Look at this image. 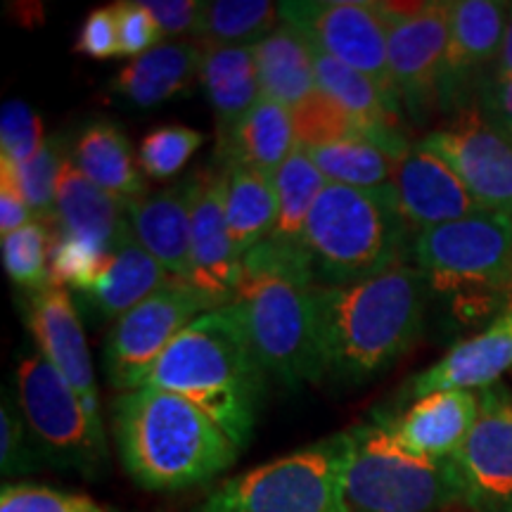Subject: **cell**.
Returning a JSON list of instances; mask_svg holds the SVG:
<instances>
[{
    "mask_svg": "<svg viewBox=\"0 0 512 512\" xmlns=\"http://www.w3.org/2000/svg\"><path fill=\"white\" fill-rule=\"evenodd\" d=\"M188 285L211 309L235 302L242 259L226 221V171L211 164L192 171Z\"/></svg>",
    "mask_w": 512,
    "mask_h": 512,
    "instance_id": "15",
    "label": "cell"
},
{
    "mask_svg": "<svg viewBox=\"0 0 512 512\" xmlns=\"http://www.w3.org/2000/svg\"><path fill=\"white\" fill-rule=\"evenodd\" d=\"M114 17H117V36H119V57H138L147 50L162 46V31L152 19L145 5L140 3H117L112 5Z\"/></svg>",
    "mask_w": 512,
    "mask_h": 512,
    "instance_id": "41",
    "label": "cell"
},
{
    "mask_svg": "<svg viewBox=\"0 0 512 512\" xmlns=\"http://www.w3.org/2000/svg\"><path fill=\"white\" fill-rule=\"evenodd\" d=\"M171 280L174 278L166 273L155 256L140 247L136 240H131L112 254L100 278L81 294L100 316L121 318L164 285H169Z\"/></svg>",
    "mask_w": 512,
    "mask_h": 512,
    "instance_id": "28",
    "label": "cell"
},
{
    "mask_svg": "<svg viewBox=\"0 0 512 512\" xmlns=\"http://www.w3.org/2000/svg\"><path fill=\"white\" fill-rule=\"evenodd\" d=\"M392 190L403 221L415 235L486 211L456 171L420 143L396 162Z\"/></svg>",
    "mask_w": 512,
    "mask_h": 512,
    "instance_id": "18",
    "label": "cell"
},
{
    "mask_svg": "<svg viewBox=\"0 0 512 512\" xmlns=\"http://www.w3.org/2000/svg\"><path fill=\"white\" fill-rule=\"evenodd\" d=\"M24 320H27L41 354L53 363L57 373L79 396L95 437L105 441V422L100 415V396L91 351H88L86 332L81 328L79 313H76L69 292L57 285L29 292L27 304H24Z\"/></svg>",
    "mask_w": 512,
    "mask_h": 512,
    "instance_id": "17",
    "label": "cell"
},
{
    "mask_svg": "<svg viewBox=\"0 0 512 512\" xmlns=\"http://www.w3.org/2000/svg\"><path fill=\"white\" fill-rule=\"evenodd\" d=\"M192 174L181 183L126 204L133 238L166 268L174 280L190 278V207Z\"/></svg>",
    "mask_w": 512,
    "mask_h": 512,
    "instance_id": "22",
    "label": "cell"
},
{
    "mask_svg": "<svg viewBox=\"0 0 512 512\" xmlns=\"http://www.w3.org/2000/svg\"><path fill=\"white\" fill-rule=\"evenodd\" d=\"M43 140V124L27 102L10 100L0 107V159L27 164L34 159Z\"/></svg>",
    "mask_w": 512,
    "mask_h": 512,
    "instance_id": "38",
    "label": "cell"
},
{
    "mask_svg": "<svg viewBox=\"0 0 512 512\" xmlns=\"http://www.w3.org/2000/svg\"><path fill=\"white\" fill-rule=\"evenodd\" d=\"M226 171V221L235 252L240 259L249 249L271 238L275 216H278V195H275V174L249 166H233Z\"/></svg>",
    "mask_w": 512,
    "mask_h": 512,
    "instance_id": "29",
    "label": "cell"
},
{
    "mask_svg": "<svg viewBox=\"0 0 512 512\" xmlns=\"http://www.w3.org/2000/svg\"><path fill=\"white\" fill-rule=\"evenodd\" d=\"M110 259L112 254H105L91 242L55 233L50 249V283L86 292L100 278Z\"/></svg>",
    "mask_w": 512,
    "mask_h": 512,
    "instance_id": "37",
    "label": "cell"
},
{
    "mask_svg": "<svg viewBox=\"0 0 512 512\" xmlns=\"http://www.w3.org/2000/svg\"><path fill=\"white\" fill-rule=\"evenodd\" d=\"M55 230L41 221L15 230L3 238V266L10 280L29 292L46 290L50 283V249Z\"/></svg>",
    "mask_w": 512,
    "mask_h": 512,
    "instance_id": "34",
    "label": "cell"
},
{
    "mask_svg": "<svg viewBox=\"0 0 512 512\" xmlns=\"http://www.w3.org/2000/svg\"><path fill=\"white\" fill-rule=\"evenodd\" d=\"M34 219L29 204L24 202L22 192L17 190L8 171L0 169V235H10L15 230L29 226Z\"/></svg>",
    "mask_w": 512,
    "mask_h": 512,
    "instance_id": "45",
    "label": "cell"
},
{
    "mask_svg": "<svg viewBox=\"0 0 512 512\" xmlns=\"http://www.w3.org/2000/svg\"><path fill=\"white\" fill-rule=\"evenodd\" d=\"M74 53L93 57V60L119 57V36L114 8H98L83 19L81 31L74 43Z\"/></svg>",
    "mask_w": 512,
    "mask_h": 512,
    "instance_id": "42",
    "label": "cell"
},
{
    "mask_svg": "<svg viewBox=\"0 0 512 512\" xmlns=\"http://www.w3.org/2000/svg\"><path fill=\"white\" fill-rule=\"evenodd\" d=\"M0 512H107L88 496L31 484H5Z\"/></svg>",
    "mask_w": 512,
    "mask_h": 512,
    "instance_id": "39",
    "label": "cell"
},
{
    "mask_svg": "<svg viewBox=\"0 0 512 512\" xmlns=\"http://www.w3.org/2000/svg\"><path fill=\"white\" fill-rule=\"evenodd\" d=\"M463 508L512 512V394L501 384L479 392V415L448 460Z\"/></svg>",
    "mask_w": 512,
    "mask_h": 512,
    "instance_id": "13",
    "label": "cell"
},
{
    "mask_svg": "<svg viewBox=\"0 0 512 512\" xmlns=\"http://www.w3.org/2000/svg\"><path fill=\"white\" fill-rule=\"evenodd\" d=\"M311 292L304 252L266 240L242 256L235 304L261 366L287 387L325 377Z\"/></svg>",
    "mask_w": 512,
    "mask_h": 512,
    "instance_id": "4",
    "label": "cell"
},
{
    "mask_svg": "<svg viewBox=\"0 0 512 512\" xmlns=\"http://www.w3.org/2000/svg\"><path fill=\"white\" fill-rule=\"evenodd\" d=\"M31 434L27 420L15 403L3 396L0 408V470L3 475H22L36 470V451L31 448Z\"/></svg>",
    "mask_w": 512,
    "mask_h": 512,
    "instance_id": "40",
    "label": "cell"
},
{
    "mask_svg": "<svg viewBox=\"0 0 512 512\" xmlns=\"http://www.w3.org/2000/svg\"><path fill=\"white\" fill-rule=\"evenodd\" d=\"M69 155L72 150L67 143L55 136L46 140L41 152L27 164H12L8 159H0V169L8 171L15 181L34 219L53 230H57V178H60V169Z\"/></svg>",
    "mask_w": 512,
    "mask_h": 512,
    "instance_id": "33",
    "label": "cell"
},
{
    "mask_svg": "<svg viewBox=\"0 0 512 512\" xmlns=\"http://www.w3.org/2000/svg\"><path fill=\"white\" fill-rule=\"evenodd\" d=\"M17 406L53 463L93 477L107 463V441L95 437L79 396L43 354L17 368Z\"/></svg>",
    "mask_w": 512,
    "mask_h": 512,
    "instance_id": "9",
    "label": "cell"
},
{
    "mask_svg": "<svg viewBox=\"0 0 512 512\" xmlns=\"http://www.w3.org/2000/svg\"><path fill=\"white\" fill-rule=\"evenodd\" d=\"M292 121L297 147H318L351 138H366L361 126L323 91H316L297 110H292Z\"/></svg>",
    "mask_w": 512,
    "mask_h": 512,
    "instance_id": "36",
    "label": "cell"
},
{
    "mask_svg": "<svg viewBox=\"0 0 512 512\" xmlns=\"http://www.w3.org/2000/svg\"><path fill=\"white\" fill-rule=\"evenodd\" d=\"M280 3L271 0H211L204 3L195 41L202 48L256 46L278 27Z\"/></svg>",
    "mask_w": 512,
    "mask_h": 512,
    "instance_id": "31",
    "label": "cell"
},
{
    "mask_svg": "<svg viewBox=\"0 0 512 512\" xmlns=\"http://www.w3.org/2000/svg\"><path fill=\"white\" fill-rule=\"evenodd\" d=\"M420 145L444 159L486 211L512 219V138L486 121L477 107L458 112Z\"/></svg>",
    "mask_w": 512,
    "mask_h": 512,
    "instance_id": "14",
    "label": "cell"
},
{
    "mask_svg": "<svg viewBox=\"0 0 512 512\" xmlns=\"http://www.w3.org/2000/svg\"><path fill=\"white\" fill-rule=\"evenodd\" d=\"M479 112L512 138V76H494L479 93Z\"/></svg>",
    "mask_w": 512,
    "mask_h": 512,
    "instance_id": "44",
    "label": "cell"
},
{
    "mask_svg": "<svg viewBox=\"0 0 512 512\" xmlns=\"http://www.w3.org/2000/svg\"><path fill=\"white\" fill-rule=\"evenodd\" d=\"M512 368V302L479 335L465 339L453 347L441 361L434 363L425 373L415 375L408 382V394L422 399L434 392H451V389L494 387L505 370Z\"/></svg>",
    "mask_w": 512,
    "mask_h": 512,
    "instance_id": "20",
    "label": "cell"
},
{
    "mask_svg": "<svg viewBox=\"0 0 512 512\" xmlns=\"http://www.w3.org/2000/svg\"><path fill=\"white\" fill-rule=\"evenodd\" d=\"M427 275L399 264L347 287H313L325 377L363 384L387 370L420 337Z\"/></svg>",
    "mask_w": 512,
    "mask_h": 512,
    "instance_id": "1",
    "label": "cell"
},
{
    "mask_svg": "<svg viewBox=\"0 0 512 512\" xmlns=\"http://www.w3.org/2000/svg\"><path fill=\"white\" fill-rule=\"evenodd\" d=\"M283 22L302 29L313 43L377 86L382 98L399 110L387 53V27L377 3L356 0H302L280 3Z\"/></svg>",
    "mask_w": 512,
    "mask_h": 512,
    "instance_id": "11",
    "label": "cell"
},
{
    "mask_svg": "<svg viewBox=\"0 0 512 512\" xmlns=\"http://www.w3.org/2000/svg\"><path fill=\"white\" fill-rule=\"evenodd\" d=\"M140 3L155 19L164 38L197 36L204 3H197V0H140Z\"/></svg>",
    "mask_w": 512,
    "mask_h": 512,
    "instance_id": "43",
    "label": "cell"
},
{
    "mask_svg": "<svg viewBox=\"0 0 512 512\" xmlns=\"http://www.w3.org/2000/svg\"><path fill=\"white\" fill-rule=\"evenodd\" d=\"M72 162L88 181L124 207L147 197V176L133 157L126 133L110 119H95L83 126L72 147Z\"/></svg>",
    "mask_w": 512,
    "mask_h": 512,
    "instance_id": "24",
    "label": "cell"
},
{
    "mask_svg": "<svg viewBox=\"0 0 512 512\" xmlns=\"http://www.w3.org/2000/svg\"><path fill=\"white\" fill-rule=\"evenodd\" d=\"M112 427L126 472L150 491L207 484L240 453L202 408L164 389L121 392L112 401Z\"/></svg>",
    "mask_w": 512,
    "mask_h": 512,
    "instance_id": "3",
    "label": "cell"
},
{
    "mask_svg": "<svg viewBox=\"0 0 512 512\" xmlns=\"http://www.w3.org/2000/svg\"><path fill=\"white\" fill-rule=\"evenodd\" d=\"M214 311L188 283L171 280L117 318L105 344V370L117 389H136L152 363L202 313Z\"/></svg>",
    "mask_w": 512,
    "mask_h": 512,
    "instance_id": "12",
    "label": "cell"
},
{
    "mask_svg": "<svg viewBox=\"0 0 512 512\" xmlns=\"http://www.w3.org/2000/svg\"><path fill=\"white\" fill-rule=\"evenodd\" d=\"M496 76H512V12H510L508 29H505V36H503V48H501V57H498Z\"/></svg>",
    "mask_w": 512,
    "mask_h": 512,
    "instance_id": "46",
    "label": "cell"
},
{
    "mask_svg": "<svg viewBox=\"0 0 512 512\" xmlns=\"http://www.w3.org/2000/svg\"><path fill=\"white\" fill-rule=\"evenodd\" d=\"M349 437V512H451L463 505L448 460L408 456L377 422L354 427Z\"/></svg>",
    "mask_w": 512,
    "mask_h": 512,
    "instance_id": "7",
    "label": "cell"
},
{
    "mask_svg": "<svg viewBox=\"0 0 512 512\" xmlns=\"http://www.w3.org/2000/svg\"><path fill=\"white\" fill-rule=\"evenodd\" d=\"M200 81L216 117V140L226 138L261 98L254 46L202 48Z\"/></svg>",
    "mask_w": 512,
    "mask_h": 512,
    "instance_id": "26",
    "label": "cell"
},
{
    "mask_svg": "<svg viewBox=\"0 0 512 512\" xmlns=\"http://www.w3.org/2000/svg\"><path fill=\"white\" fill-rule=\"evenodd\" d=\"M297 150L292 110L280 102L259 98L238 126L226 138L216 140V166L233 169L249 166L268 174L283 166V162Z\"/></svg>",
    "mask_w": 512,
    "mask_h": 512,
    "instance_id": "25",
    "label": "cell"
},
{
    "mask_svg": "<svg viewBox=\"0 0 512 512\" xmlns=\"http://www.w3.org/2000/svg\"><path fill=\"white\" fill-rule=\"evenodd\" d=\"M349 430L216 486L195 512H349Z\"/></svg>",
    "mask_w": 512,
    "mask_h": 512,
    "instance_id": "6",
    "label": "cell"
},
{
    "mask_svg": "<svg viewBox=\"0 0 512 512\" xmlns=\"http://www.w3.org/2000/svg\"><path fill=\"white\" fill-rule=\"evenodd\" d=\"M204 136L195 128L183 124H166L152 128L140 140L138 164L143 174L152 181H169L190 162V157L200 150Z\"/></svg>",
    "mask_w": 512,
    "mask_h": 512,
    "instance_id": "35",
    "label": "cell"
},
{
    "mask_svg": "<svg viewBox=\"0 0 512 512\" xmlns=\"http://www.w3.org/2000/svg\"><path fill=\"white\" fill-rule=\"evenodd\" d=\"M328 183L349 188H384L392 183L396 162L387 150L368 138H351L342 143L302 147Z\"/></svg>",
    "mask_w": 512,
    "mask_h": 512,
    "instance_id": "32",
    "label": "cell"
},
{
    "mask_svg": "<svg viewBox=\"0 0 512 512\" xmlns=\"http://www.w3.org/2000/svg\"><path fill=\"white\" fill-rule=\"evenodd\" d=\"M164 389L202 408L245 448L266 392V370L238 304L202 313L152 363L138 387Z\"/></svg>",
    "mask_w": 512,
    "mask_h": 512,
    "instance_id": "2",
    "label": "cell"
},
{
    "mask_svg": "<svg viewBox=\"0 0 512 512\" xmlns=\"http://www.w3.org/2000/svg\"><path fill=\"white\" fill-rule=\"evenodd\" d=\"M387 27V53L399 102L415 119L439 107L453 3H377Z\"/></svg>",
    "mask_w": 512,
    "mask_h": 512,
    "instance_id": "10",
    "label": "cell"
},
{
    "mask_svg": "<svg viewBox=\"0 0 512 512\" xmlns=\"http://www.w3.org/2000/svg\"><path fill=\"white\" fill-rule=\"evenodd\" d=\"M202 46L197 41L162 43L133 57L124 69H119L110 88L119 98L136 107H155L162 102L188 93L200 76Z\"/></svg>",
    "mask_w": 512,
    "mask_h": 512,
    "instance_id": "23",
    "label": "cell"
},
{
    "mask_svg": "<svg viewBox=\"0 0 512 512\" xmlns=\"http://www.w3.org/2000/svg\"><path fill=\"white\" fill-rule=\"evenodd\" d=\"M408 233L392 183L373 190L328 183L304 230L313 287L356 285L399 266Z\"/></svg>",
    "mask_w": 512,
    "mask_h": 512,
    "instance_id": "5",
    "label": "cell"
},
{
    "mask_svg": "<svg viewBox=\"0 0 512 512\" xmlns=\"http://www.w3.org/2000/svg\"><path fill=\"white\" fill-rule=\"evenodd\" d=\"M259 69L261 98L280 102L287 110H297L318 91L309 38L290 22H280L264 41L254 46Z\"/></svg>",
    "mask_w": 512,
    "mask_h": 512,
    "instance_id": "27",
    "label": "cell"
},
{
    "mask_svg": "<svg viewBox=\"0 0 512 512\" xmlns=\"http://www.w3.org/2000/svg\"><path fill=\"white\" fill-rule=\"evenodd\" d=\"M328 185V178L318 171L309 155L297 147L283 166L275 171V195H278V216L271 233V242L278 247L304 252V230L318 195Z\"/></svg>",
    "mask_w": 512,
    "mask_h": 512,
    "instance_id": "30",
    "label": "cell"
},
{
    "mask_svg": "<svg viewBox=\"0 0 512 512\" xmlns=\"http://www.w3.org/2000/svg\"><path fill=\"white\" fill-rule=\"evenodd\" d=\"M512 5L496 0L453 3L451 31L439 76L441 110H467L472 93L486 86L484 72L501 57Z\"/></svg>",
    "mask_w": 512,
    "mask_h": 512,
    "instance_id": "16",
    "label": "cell"
},
{
    "mask_svg": "<svg viewBox=\"0 0 512 512\" xmlns=\"http://www.w3.org/2000/svg\"><path fill=\"white\" fill-rule=\"evenodd\" d=\"M479 415V392L451 389L422 396L406 413L380 418L377 425L408 456L446 463L456 456Z\"/></svg>",
    "mask_w": 512,
    "mask_h": 512,
    "instance_id": "19",
    "label": "cell"
},
{
    "mask_svg": "<svg viewBox=\"0 0 512 512\" xmlns=\"http://www.w3.org/2000/svg\"><path fill=\"white\" fill-rule=\"evenodd\" d=\"M86 240L105 254L119 252L133 238L126 207L76 169L72 155L64 159L57 178V230Z\"/></svg>",
    "mask_w": 512,
    "mask_h": 512,
    "instance_id": "21",
    "label": "cell"
},
{
    "mask_svg": "<svg viewBox=\"0 0 512 512\" xmlns=\"http://www.w3.org/2000/svg\"><path fill=\"white\" fill-rule=\"evenodd\" d=\"M413 259L437 292H503L512 287V219L479 211L422 230Z\"/></svg>",
    "mask_w": 512,
    "mask_h": 512,
    "instance_id": "8",
    "label": "cell"
}]
</instances>
